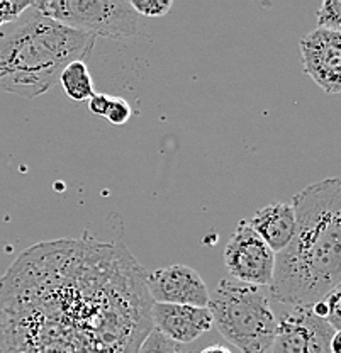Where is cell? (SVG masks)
I'll list each match as a JSON object with an SVG mask.
<instances>
[{"instance_id": "obj_15", "label": "cell", "mask_w": 341, "mask_h": 353, "mask_svg": "<svg viewBox=\"0 0 341 353\" xmlns=\"http://www.w3.org/2000/svg\"><path fill=\"white\" fill-rule=\"evenodd\" d=\"M131 7L141 16L163 17L174 7L172 0H131Z\"/></svg>"}, {"instance_id": "obj_12", "label": "cell", "mask_w": 341, "mask_h": 353, "mask_svg": "<svg viewBox=\"0 0 341 353\" xmlns=\"http://www.w3.org/2000/svg\"><path fill=\"white\" fill-rule=\"evenodd\" d=\"M60 83L63 87L65 94L75 102L89 101L92 95L95 94L94 80H92L85 61H73V63H70L61 72Z\"/></svg>"}, {"instance_id": "obj_6", "label": "cell", "mask_w": 341, "mask_h": 353, "mask_svg": "<svg viewBox=\"0 0 341 353\" xmlns=\"http://www.w3.org/2000/svg\"><path fill=\"white\" fill-rule=\"evenodd\" d=\"M225 265L234 281L269 289L273 279L275 253L253 231L250 223L240 221L225 248Z\"/></svg>"}, {"instance_id": "obj_13", "label": "cell", "mask_w": 341, "mask_h": 353, "mask_svg": "<svg viewBox=\"0 0 341 353\" xmlns=\"http://www.w3.org/2000/svg\"><path fill=\"white\" fill-rule=\"evenodd\" d=\"M138 353H192L187 348V345H180L177 341H172L170 338L163 336L156 330L149 331L148 336L139 347Z\"/></svg>"}, {"instance_id": "obj_11", "label": "cell", "mask_w": 341, "mask_h": 353, "mask_svg": "<svg viewBox=\"0 0 341 353\" xmlns=\"http://www.w3.org/2000/svg\"><path fill=\"white\" fill-rule=\"evenodd\" d=\"M250 226L277 255L289 246L296 233V212L289 202H273L253 216Z\"/></svg>"}, {"instance_id": "obj_17", "label": "cell", "mask_w": 341, "mask_h": 353, "mask_svg": "<svg viewBox=\"0 0 341 353\" xmlns=\"http://www.w3.org/2000/svg\"><path fill=\"white\" fill-rule=\"evenodd\" d=\"M131 114H133V109H131V105L123 97H112L105 117H107L111 124L123 126V124H126L130 121Z\"/></svg>"}, {"instance_id": "obj_4", "label": "cell", "mask_w": 341, "mask_h": 353, "mask_svg": "<svg viewBox=\"0 0 341 353\" xmlns=\"http://www.w3.org/2000/svg\"><path fill=\"white\" fill-rule=\"evenodd\" d=\"M207 307L216 328L238 350L270 352L277 331V316L262 287L223 279L209 296Z\"/></svg>"}, {"instance_id": "obj_9", "label": "cell", "mask_w": 341, "mask_h": 353, "mask_svg": "<svg viewBox=\"0 0 341 353\" xmlns=\"http://www.w3.org/2000/svg\"><path fill=\"white\" fill-rule=\"evenodd\" d=\"M146 289L153 303L207 307V285L199 272L187 265L156 268L146 275Z\"/></svg>"}, {"instance_id": "obj_19", "label": "cell", "mask_w": 341, "mask_h": 353, "mask_svg": "<svg viewBox=\"0 0 341 353\" xmlns=\"http://www.w3.org/2000/svg\"><path fill=\"white\" fill-rule=\"evenodd\" d=\"M111 99H112L111 95L107 94H94L89 99L90 112L95 114V116L105 117V114H107L109 110V105H111Z\"/></svg>"}, {"instance_id": "obj_20", "label": "cell", "mask_w": 341, "mask_h": 353, "mask_svg": "<svg viewBox=\"0 0 341 353\" xmlns=\"http://www.w3.org/2000/svg\"><path fill=\"white\" fill-rule=\"evenodd\" d=\"M199 353H231V350L227 347H225V345H209V347H205L200 350Z\"/></svg>"}, {"instance_id": "obj_8", "label": "cell", "mask_w": 341, "mask_h": 353, "mask_svg": "<svg viewBox=\"0 0 341 353\" xmlns=\"http://www.w3.org/2000/svg\"><path fill=\"white\" fill-rule=\"evenodd\" d=\"M304 72L326 94H341V31L316 28L300 39Z\"/></svg>"}, {"instance_id": "obj_10", "label": "cell", "mask_w": 341, "mask_h": 353, "mask_svg": "<svg viewBox=\"0 0 341 353\" xmlns=\"http://www.w3.org/2000/svg\"><path fill=\"white\" fill-rule=\"evenodd\" d=\"M152 325L172 341L189 345L212 330L214 321L209 307L153 303Z\"/></svg>"}, {"instance_id": "obj_14", "label": "cell", "mask_w": 341, "mask_h": 353, "mask_svg": "<svg viewBox=\"0 0 341 353\" xmlns=\"http://www.w3.org/2000/svg\"><path fill=\"white\" fill-rule=\"evenodd\" d=\"M318 28L341 31V0H324L316 14Z\"/></svg>"}, {"instance_id": "obj_5", "label": "cell", "mask_w": 341, "mask_h": 353, "mask_svg": "<svg viewBox=\"0 0 341 353\" xmlns=\"http://www.w3.org/2000/svg\"><path fill=\"white\" fill-rule=\"evenodd\" d=\"M32 7L75 31L111 39H126L138 32L139 14L126 0H41Z\"/></svg>"}, {"instance_id": "obj_1", "label": "cell", "mask_w": 341, "mask_h": 353, "mask_svg": "<svg viewBox=\"0 0 341 353\" xmlns=\"http://www.w3.org/2000/svg\"><path fill=\"white\" fill-rule=\"evenodd\" d=\"M148 272L123 243H36L0 277V353H138Z\"/></svg>"}, {"instance_id": "obj_18", "label": "cell", "mask_w": 341, "mask_h": 353, "mask_svg": "<svg viewBox=\"0 0 341 353\" xmlns=\"http://www.w3.org/2000/svg\"><path fill=\"white\" fill-rule=\"evenodd\" d=\"M32 2H0V29L23 16Z\"/></svg>"}, {"instance_id": "obj_3", "label": "cell", "mask_w": 341, "mask_h": 353, "mask_svg": "<svg viewBox=\"0 0 341 353\" xmlns=\"http://www.w3.org/2000/svg\"><path fill=\"white\" fill-rule=\"evenodd\" d=\"M95 36L75 31L29 7L0 29V90L36 99L50 90L65 68L83 61Z\"/></svg>"}, {"instance_id": "obj_2", "label": "cell", "mask_w": 341, "mask_h": 353, "mask_svg": "<svg viewBox=\"0 0 341 353\" xmlns=\"http://www.w3.org/2000/svg\"><path fill=\"white\" fill-rule=\"evenodd\" d=\"M296 233L275 255L270 299L311 307L341 284V179L319 180L292 197Z\"/></svg>"}, {"instance_id": "obj_7", "label": "cell", "mask_w": 341, "mask_h": 353, "mask_svg": "<svg viewBox=\"0 0 341 353\" xmlns=\"http://www.w3.org/2000/svg\"><path fill=\"white\" fill-rule=\"evenodd\" d=\"M335 330L311 307H291L277 318L270 353H331Z\"/></svg>"}, {"instance_id": "obj_16", "label": "cell", "mask_w": 341, "mask_h": 353, "mask_svg": "<svg viewBox=\"0 0 341 353\" xmlns=\"http://www.w3.org/2000/svg\"><path fill=\"white\" fill-rule=\"evenodd\" d=\"M322 301H324L326 307H328L326 321L329 323V326L335 331L341 330V284L336 285Z\"/></svg>"}, {"instance_id": "obj_21", "label": "cell", "mask_w": 341, "mask_h": 353, "mask_svg": "<svg viewBox=\"0 0 341 353\" xmlns=\"http://www.w3.org/2000/svg\"><path fill=\"white\" fill-rule=\"evenodd\" d=\"M331 353H341V330L335 331L331 338Z\"/></svg>"}]
</instances>
